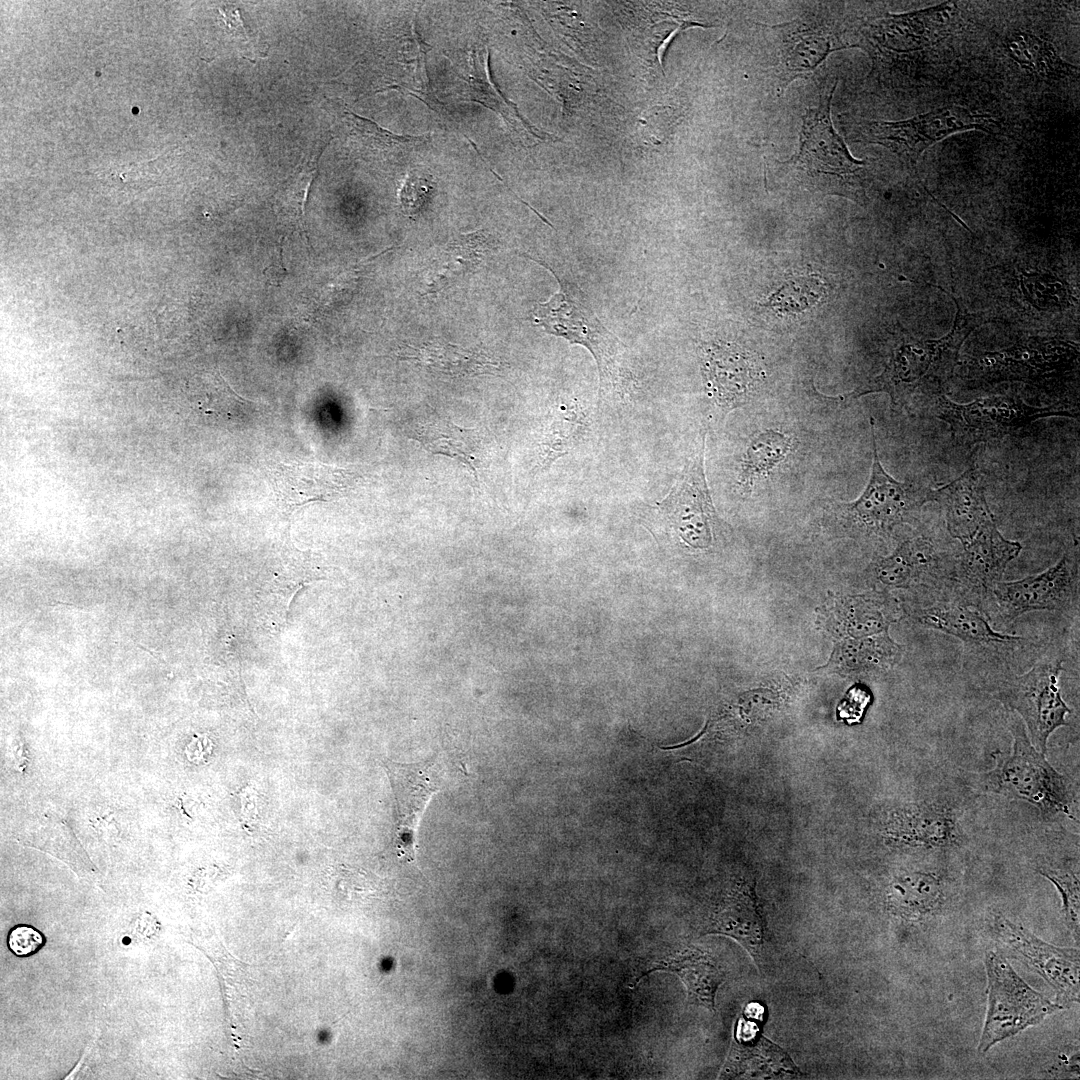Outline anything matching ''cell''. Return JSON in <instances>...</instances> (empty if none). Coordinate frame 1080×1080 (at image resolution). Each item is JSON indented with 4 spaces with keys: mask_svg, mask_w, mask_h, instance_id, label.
Segmentation results:
<instances>
[{
    "mask_svg": "<svg viewBox=\"0 0 1080 1080\" xmlns=\"http://www.w3.org/2000/svg\"><path fill=\"white\" fill-rule=\"evenodd\" d=\"M1074 564L1065 554L1045 571L1014 581H999L992 592L998 611L1006 623L1035 610H1061L1076 590Z\"/></svg>",
    "mask_w": 1080,
    "mask_h": 1080,
    "instance_id": "4fadbf2b",
    "label": "cell"
},
{
    "mask_svg": "<svg viewBox=\"0 0 1080 1080\" xmlns=\"http://www.w3.org/2000/svg\"><path fill=\"white\" fill-rule=\"evenodd\" d=\"M792 447V438L778 430L768 429L758 433L750 441L741 461L738 485L742 493H750L757 480L768 476L778 467Z\"/></svg>",
    "mask_w": 1080,
    "mask_h": 1080,
    "instance_id": "484cf974",
    "label": "cell"
},
{
    "mask_svg": "<svg viewBox=\"0 0 1080 1080\" xmlns=\"http://www.w3.org/2000/svg\"><path fill=\"white\" fill-rule=\"evenodd\" d=\"M490 239L483 231L462 234L449 242L430 265L428 292H436L457 278L472 273L482 262Z\"/></svg>",
    "mask_w": 1080,
    "mask_h": 1080,
    "instance_id": "d4e9b609",
    "label": "cell"
},
{
    "mask_svg": "<svg viewBox=\"0 0 1080 1080\" xmlns=\"http://www.w3.org/2000/svg\"><path fill=\"white\" fill-rule=\"evenodd\" d=\"M933 560L931 543L923 538H914L904 541L890 556L881 559L875 571L882 583L908 588L932 566Z\"/></svg>",
    "mask_w": 1080,
    "mask_h": 1080,
    "instance_id": "f1b7e54d",
    "label": "cell"
},
{
    "mask_svg": "<svg viewBox=\"0 0 1080 1080\" xmlns=\"http://www.w3.org/2000/svg\"><path fill=\"white\" fill-rule=\"evenodd\" d=\"M415 437L429 452L459 459L476 476L478 449L471 430L451 422L435 421L416 429Z\"/></svg>",
    "mask_w": 1080,
    "mask_h": 1080,
    "instance_id": "f546056e",
    "label": "cell"
},
{
    "mask_svg": "<svg viewBox=\"0 0 1080 1080\" xmlns=\"http://www.w3.org/2000/svg\"><path fill=\"white\" fill-rule=\"evenodd\" d=\"M913 617L924 628L956 637L966 645L997 648L1023 640L994 630L980 612L966 606H931L916 610Z\"/></svg>",
    "mask_w": 1080,
    "mask_h": 1080,
    "instance_id": "7402d4cb",
    "label": "cell"
},
{
    "mask_svg": "<svg viewBox=\"0 0 1080 1080\" xmlns=\"http://www.w3.org/2000/svg\"><path fill=\"white\" fill-rule=\"evenodd\" d=\"M434 759L387 764L396 799L394 844L399 859L407 864H414L416 860L418 822L428 802L440 789L441 778Z\"/></svg>",
    "mask_w": 1080,
    "mask_h": 1080,
    "instance_id": "5bb4252c",
    "label": "cell"
},
{
    "mask_svg": "<svg viewBox=\"0 0 1080 1080\" xmlns=\"http://www.w3.org/2000/svg\"><path fill=\"white\" fill-rule=\"evenodd\" d=\"M704 447L705 438L660 505L670 526L683 542L695 549L711 545L715 519L704 472Z\"/></svg>",
    "mask_w": 1080,
    "mask_h": 1080,
    "instance_id": "7c38bea8",
    "label": "cell"
},
{
    "mask_svg": "<svg viewBox=\"0 0 1080 1080\" xmlns=\"http://www.w3.org/2000/svg\"><path fill=\"white\" fill-rule=\"evenodd\" d=\"M871 701L870 691L860 685L852 686L837 707V716L848 724L860 722Z\"/></svg>",
    "mask_w": 1080,
    "mask_h": 1080,
    "instance_id": "e575fe53",
    "label": "cell"
},
{
    "mask_svg": "<svg viewBox=\"0 0 1080 1080\" xmlns=\"http://www.w3.org/2000/svg\"><path fill=\"white\" fill-rule=\"evenodd\" d=\"M666 971L676 974L684 983L691 1002L715 1011V995L724 981V975L712 955L689 946L680 952L657 961L636 982L652 972Z\"/></svg>",
    "mask_w": 1080,
    "mask_h": 1080,
    "instance_id": "603a6c76",
    "label": "cell"
},
{
    "mask_svg": "<svg viewBox=\"0 0 1080 1080\" xmlns=\"http://www.w3.org/2000/svg\"><path fill=\"white\" fill-rule=\"evenodd\" d=\"M887 902L895 915L918 921L940 909L944 887L932 873L913 871L897 876L888 888Z\"/></svg>",
    "mask_w": 1080,
    "mask_h": 1080,
    "instance_id": "cb8c5ba5",
    "label": "cell"
},
{
    "mask_svg": "<svg viewBox=\"0 0 1080 1080\" xmlns=\"http://www.w3.org/2000/svg\"><path fill=\"white\" fill-rule=\"evenodd\" d=\"M1040 874L1051 881L1062 898V911L1065 923L1073 938L1079 944L1080 934V899H1079V875L1072 868L1042 867Z\"/></svg>",
    "mask_w": 1080,
    "mask_h": 1080,
    "instance_id": "1f68e13d",
    "label": "cell"
},
{
    "mask_svg": "<svg viewBox=\"0 0 1080 1080\" xmlns=\"http://www.w3.org/2000/svg\"><path fill=\"white\" fill-rule=\"evenodd\" d=\"M884 833L893 845L922 849L949 847L959 838L954 811L940 801H920L891 809Z\"/></svg>",
    "mask_w": 1080,
    "mask_h": 1080,
    "instance_id": "2e32d148",
    "label": "cell"
},
{
    "mask_svg": "<svg viewBox=\"0 0 1080 1080\" xmlns=\"http://www.w3.org/2000/svg\"><path fill=\"white\" fill-rule=\"evenodd\" d=\"M993 937L1016 958L1031 967L1056 992V1003L1063 1008L1078 1003L1080 995L1079 948L1058 947L1045 942L1001 915L990 922Z\"/></svg>",
    "mask_w": 1080,
    "mask_h": 1080,
    "instance_id": "30bf717a",
    "label": "cell"
},
{
    "mask_svg": "<svg viewBox=\"0 0 1080 1080\" xmlns=\"http://www.w3.org/2000/svg\"><path fill=\"white\" fill-rule=\"evenodd\" d=\"M1062 670L1061 661L1036 664L1028 672L1006 680L997 692L1003 705L1020 715L1030 741L1044 754L1050 735L1067 725L1066 716L1071 712L1059 688Z\"/></svg>",
    "mask_w": 1080,
    "mask_h": 1080,
    "instance_id": "ba28073f",
    "label": "cell"
},
{
    "mask_svg": "<svg viewBox=\"0 0 1080 1080\" xmlns=\"http://www.w3.org/2000/svg\"><path fill=\"white\" fill-rule=\"evenodd\" d=\"M873 461L868 484L855 501L845 504L848 517L859 527L877 535L916 519L921 507L935 500L934 490L918 482H899L882 467L876 448L875 424L870 418Z\"/></svg>",
    "mask_w": 1080,
    "mask_h": 1080,
    "instance_id": "52a82bcc",
    "label": "cell"
},
{
    "mask_svg": "<svg viewBox=\"0 0 1080 1080\" xmlns=\"http://www.w3.org/2000/svg\"><path fill=\"white\" fill-rule=\"evenodd\" d=\"M1005 43L1010 58L1040 78L1058 79L1075 72V67L1065 62L1051 43L1029 32H1014Z\"/></svg>",
    "mask_w": 1080,
    "mask_h": 1080,
    "instance_id": "4316f807",
    "label": "cell"
},
{
    "mask_svg": "<svg viewBox=\"0 0 1080 1080\" xmlns=\"http://www.w3.org/2000/svg\"><path fill=\"white\" fill-rule=\"evenodd\" d=\"M959 12L956 2H944L913 12L869 19L860 27L859 46L883 58L924 51L952 32Z\"/></svg>",
    "mask_w": 1080,
    "mask_h": 1080,
    "instance_id": "9c48e42d",
    "label": "cell"
},
{
    "mask_svg": "<svg viewBox=\"0 0 1080 1080\" xmlns=\"http://www.w3.org/2000/svg\"><path fill=\"white\" fill-rule=\"evenodd\" d=\"M278 502L292 513L312 502H327L348 494L358 481L349 469L316 462L279 463L272 470Z\"/></svg>",
    "mask_w": 1080,
    "mask_h": 1080,
    "instance_id": "9a60e30c",
    "label": "cell"
},
{
    "mask_svg": "<svg viewBox=\"0 0 1080 1080\" xmlns=\"http://www.w3.org/2000/svg\"><path fill=\"white\" fill-rule=\"evenodd\" d=\"M826 291V282L818 274H794L769 296L766 305L779 314H798L816 306Z\"/></svg>",
    "mask_w": 1080,
    "mask_h": 1080,
    "instance_id": "4dcf8cb0",
    "label": "cell"
},
{
    "mask_svg": "<svg viewBox=\"0 0 1080 1080\" xmlns=\"http://www.w3.org/2000/svg\"><path fill=\"white\" fill-rule=\"evenodd\" d=\"M985 967L988 1003L979 1054L1063 1009L1028 985L1001 953L987 951Z\"/></svg>",
    "mask_w": 1080,
    "mask_h": 1080,
    "instance_id": "277c9868",
    "label": "cell"
},
{
    "mask_svg": "<svg viewBox=\"0 0 1080 1080\" xmlns=\"http://www.w3.org/2000/svg\"><path fill=\"white\" fill-rule=\"evenodd\" d=\"M936 414L949 425L953 438L964 445L1014 435L1033 421L1048 417H1075V411L1035 407L1018 397L990 396L959 404L944 395L936 400Z\"/></svg>",
    "mask_w": 1080,
    "mask_h": 1080,
    "instance_id": "5b68a950",
    "label": "cell"
},
{
    "mask_svg": "<svg viewBox=\"0 0 1080 1080\" xmlns=\"http://www.w3.org/2000/svg\"><path fill=\"white\" fill-rule=\"evenodd\" d=\"M583 416L577 411H566L559 415L550 426L547 441L543 443L547 454L544 462L551 463L566 454L583 430Z\"/></svg>",
    "mask_w": 1080,
    "mask_h": 1080,
    "instance_id": "d6a6232c",
    "label": "cell"
},
{
    "mask_svg": "<svg viewBox=\"0 0 1080 1080\" xmlns=\"http://www.w3.org/2000/svg\"><path fill=\"white\" fill-rule=\"evenodd\" d=\"M559 282L561 291L549 302L537 305L535 322L546 332L580 344L592 353L598 365L601 394L623 389L628 379L623 345L603 326L577 286Z\"/></svg>",
    "mask_w": 1080,
    "mask_h": 1080,
    "instance_id": "7a4b0ae2",
    "label": "cell"
},
{
    "mask_svg": "<svg viewBox=\"0 0 1080 1080\" xmlns=\"http://www.w3.org/2000/svg\"><path fill=\"white\" fill-rule=\"evenodd\" d=\"M962 546L959 576L965 583L983 591H991L1001 581L1006 567L1022 549L1019 542L1006 539L995 522L985 526Z\"/></svg>",
    "mask_w": 1080,
    "mask_h": 1080,
    "instance_id": "44dd1931",
    "label": "cell"
},
{
    "mask_svg": "<svg viewBox=\"0 0 1080 1080\" xmlns=\"http://www.w3.org/2000/svg\"><path fill=\"white\" fill-rule=\"evenodd\" d=\"M835 87L836 84L821 97L818 107L809 109L803 116L799 150L783 164L812 176H835L859 194L865 162L852 157L832 126L830 104Z\"/></svg>",
    "mask_w": 1080,
    "mask_h": 1080,
    "instance_id": "8fae6325",
    "label": "cell"
},
{
    "mask_svg": "<svg viewBox=\"0 0 1080 1080\" xmlns=\"http://www.w3.org/2000/svg\"><path fill=\"white\" fill-rule=\"evenodd\" d=\"M934 496L945 508L948 532L962 545L995 522L986 500L982 476L976 468L968 469L949 484L934 490Z\"/></svg>",
    "mask_w": 1080,
    "mask_h": 1080,
    "instance_id": "d6986e66",
    "label": "cell"
},
{
    "mask_svg": "<svg viewBox=\"0 0 1080 1080\" xmlns=\"http://www.w3.org/2000/svg\"><path fill=\"white\" fill-rule=\"evenodd\" d=\"M705 933L722 934L739 942L756 965L762 963L765 924L753 887L739 884L713 911Z\"/></svg>",
    "mask_w": 1080,
    "mask_h": 1080,
    "instance_id": "ffe728a7",
    "label": "cell"
},
{
    "mask_svg": "<svg viewBox=\"0 0 1080 1080\" xmlns=\"http://www.w3.org/2000/svg\"><path fill=\"white\" fill-rule=\"evenodd\" d=\"M854 141L878 144L892 151L909 167L932 145L958 132L998 131L999 123L987 114L952 105L900 121L861 120L854 123Z\"/></svg>",
    "mask_w": 1080,
    "mask_h": 1080,
    "instance_id": "3957f363",
    "label": "cell"
},
{
    "mask_svg": "<svg viewBox=\"0 0 1080 1080\" xmlns=\"http://www.w3.org/2000/svg\"><path fill=\"white\" fill-rule=\"evenodd\" d=\"M703 371L714 400L728 410L744 403L763 377L754 355L732 343L707 348Z\"/></svg>",
    "mask_w": 1080,
    "mask_h": 1080,
    "instance_id": "ac0fdd59",
    "label": "cell"
},
{
    "mask_svg": "<svg viewBox=\"0 0 1080 1080\" xmlns=\"http://www.w3.org/2000/svg\"><path fill=\"white\" fill-rule=\"evenodd\" d=\"M962 339L952 332L939 340L901 347L885 372L862 394L885 391L893 406L899 408L908 405L916 394L938 398L942 395L941 382L952 371Z\"/></svg>",
    "mask_w": 1080,
    "mask_h": 1080,
    "instance_id": "8992f818",
    "label": "cell"
},
{
    "mask_svg": "<svg viewBox=\"0 0 1080 1080\" xmlns=\"http://www.w3.org/2000/svg\"><path fill=\"white\" fill-rule=\"evenodd\" d=\"M409 358L422 363L430 371L453 377L478 375L496 368V362L481 352L438 341L413 348Z\"/></svg>",
    "mask_w": 1080,
    "mask_h": 1080,
    "instance_id": "83f0119b",
    "label": "cell"
},
{
    "mask_svg": "<svg viewBox=\"0 0 1080 1080\" xmlns=\"http://www.w3.org/2000/svg\"><path fill=\"white\" fill-rule=\"evenodd\" d=\"M775 36L777 92L781 94L797 78H805L839 49L828 28L816 23L792 21L767 27Z\"/></svg>",
    "mask_w": 1080,
    "mask_h": 1080,
    "instance_id": "e0dca14e",
    "label": "cell"
},
{
    "mask_svg": "<svg viewBox=\"0 0 1080 1080\" xmlns=\"http://www.w3.org/2000/svg\"><path fill=\"white\" fill-rule=\"evenodd\" d=\"M1009 726L1014 737L1012 752L992 754L995 766L979 775L981 789L1028 802L1044 818L1068 815L1071 797L1066 779L1034 747L1017 716H1011Z\"/></svg>",
    "mask_w": 1080,
    "mask_h": 1080,
    "instance_id": "6da1fadb",
    "label": "cell"
},
{
    "mask_svg": "<svg viewBox=\"0 0 1080 1080\" xmlns=\"http://www.w3.org/2000/svg\"><path fill=\"white\" fill-rule=\"evenodd\" d=\"M434 190L432 177L422 171H411L400 191V203L408 216L416 215L430 200Z\"/></svg>",
    "mask_w": 1080,
    "mask_h": 1080,
    "instance_id": "836d02e7",
    "label": "cell"
},
{
    "mask_svg": "<svg viewBox=\"0 0 1080 1080\" xmlns=\"http://www.w3.org/2000/svg\"><path fill=\"white\" fill-rule=\"evenodd\" d=\"M8 946L17 956L36 953L45 943L43 934L32 926L17 925L8 934Z\"/></svg>",
    "mask_w": 1080,
    "mask_h": 1080,
    "instance_id": "d590c367",
    "label": "cell"
}]
</instances>
